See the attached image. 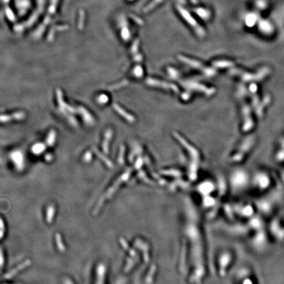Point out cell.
I'll return each instance as SVG.
<instances>
[{
    "label": "cell",
    "mask_w": 284,
    "mask_h": 284,
    "mask_svg": "<svg viewBox=\"0 0 284 284\" xmlns=\"http://www.w3.org/2000/svg\"><path fill=\"white\" fill-rule=\"evenodd\" d=\"M162 1V0H153V1L151 2L150 4H149L144 9H143V11H144V12H147V11H150V10L152 9H153L155 7L156 5L160 4V3Z\"/></svg>",
    "instance_id": "cell-15"
},
{
    "label": "cell",
    "mask_w": 284,
    "mask_h": 284,
    "mask_svg": "<svg viewBox=\"0 0 284 284\" xmlns=\"http://www.w3.org/2000/svg\"><path fill=\"white\" fill-rule=\"evenodd\" d=\"M91 153H89V152H87L86 154L84 155V160L86 162L90 161V160H91Z\"/></svg>",
    "instance_id": "cell-21"
},
{
    "label": "cell",
    "mask_w": 284,
    "mask_h": 284,
    "mask_svg": "<svg viewBox=\"0 0 284 284\" xmlns=\"http://www.w3.org/2000/svg\"><path fill=\"white\" fill-rule=\"evenodd\" d=\"M185 86L188 88L191 89V90L199 91H201V92H203L207 95H211L214 92V89L207 88L202 84H198V83L193 82H185Z\"/></svg>",
    "instance_id": "cell-3"
},
{
    "label": "cell",
    "mask_w": 284,
    "mask_h": 284,
    "mask_svg": "<svg viewBox=\"0 0 284 284\" xmlns=\"http://www.w3.org/2000/svg\"><path fill=\"white\" fill-rule=\"evenodd\" d=\"M45 149V146L43 144V143H37V144L34 145L32 150L33 153L35 154H40L42 152L44 151Z\"/></svg>",
    "instance_id": "cell-12"
},
{
    "label": "cell",
    "mask_w": 284,
    "mask_h": 284,
    "mask_svg": "<svg viewBox=\"0 0 284 284\" xmlns=\"http://www.w3.org/2000/svg\"><path fill=\"white\" fill-rule=\"evenodd\" d=\"M178 9L179 12L181 14V15L183 17V18L186 20L188 23L190 24L192 27L194 28L196 30L197 33L199 34V36H203L205 34L204 31H203V28L199 27L198 24L197 23V22L196 21V20H194L193 17H192L188 12L184 9H183L182 7H178Z\"/></svg>",
    "instance_id": "cell-2"
},
{
    "label": "cell",
    "mask_w": 284,
    "mask_h": 284,
    "mask_svg": "<svg viewBox=\"0 0 284 284\" xmlns=\"http://www.w3.org/2000/svg\"><path fill=\"white\" fill-rule=\"evenodd\" d=\"M174 136L176 137V138L180 142V143H181L183 147L185 148V150L191 154V155L192 157H195L197 159H199V152H198V151L196 148L193 147L190 143H189L185 139H183L180 134L177 133H174Z\"/></svg>",
    "instance_id": "cell-4"
},
{
    "label": "cell",
    "mask_w": 284,
    "mask_h": 284,
    "mask_svg": "<svg viewBox=\"0 0 284 284\" xmlns=\"http://www.w3.org/2000/svg\"><path fill=\"white\" fill-rule=\"evenodd\" d=\"M112 137V131L111 130H108L105 133V140L103 144V150L105 153H108L109 151V141Z\"/></svg>",
    "instance_id": "cell-9"
},
{
    "label": "cell",
    "mask_w": 284,
    "mask_h": 284,
    "mask_svg": "<svg viewBox=\"0 0 284 284\" xmlns=\"http://www.w3.org/2000/svg\"><path fill=\"white\" fill-rule=\"evenodd\" d=\"M30 265V260H26L25 262H24L23 263H22L21 265H20L17 266V268H15V269H13L11 271H10L9 272H8L6 276H5V278H7V279H9V278H12L13 276H15V274H17V272L22 270H23L24 268L27 267V266H29Z\"/></svg>",
    "instance_id": "cell-7"
},
{
    "label": "cell",
    "mask_w": 284,
    "mask_h": 284,
    "mask_svg": "<svg viewBox=\"0 0 284 284\" xmlns=\"http://www.w3.org/2000/svg\"><path fill=\"white\" fill-rule=\"evenodd\" d=\"M93 150H94V151H96V153H97V156H98L99 157L101 158V159L103 160V161L105 162V163H107V164L108 165L111 166V162L110 163L109 160H107V159H106V157L105 158V157H104V156L102 155H101V153H100L98 151H97V149L95 148V149H93Z\"/></svg>",
    "instance_id": "cell-19"
},
{
    "label": "cell",
    "mask_w": 284,
    "mask_h": 284,
    "mask_svg": "<svg viewBox=\"0 0 284 284\" xmlns=\"http://www.w3.org/2000/svg\"><path fill=\"white\" fill-rule=\"evenodd\" d=\"M146 84L151 86L157 87V88H161L163 89H166L167 90H171L174 92H178V88L176 85L171 83H168L164 81H160L159 80H156L155 78H147L146 80Z\"/></svg>",
    "instance_id": "cell-1"
},
{
    "label": "cell",
    "mask_w": 284,
    "mask_h": 284,
    "mask_svg": "<svg viewBox=\"0 0 284 284\" xmlns=\"http://www.w3.org/2000/svg\"><path fill=\"white\" fill-rule=\"evenodd\" d=\"M178 59H179L181 61H182V62H183V63H185V64H187V65H189V66H190V67H191L196 68H199V69L203 70V71H204L205 73H206V71H207V70H208V68H205L204 67H203V65L201 64V63H199V62H198V61H196V60L189 59V58H188V57H183V56H181V55L178 56Z\"/></svg>",
    "instance_id": "cell-5"
},
{
    "label": "cell",
    "mask_w": 284,
    "mask_h": 284,
    "mask_svg": "<svg viewBox=\"0 0 284 284\" xmlns=\"http://www.w3.org/2000/svg\"><path fill=\"white\" fill-rule=\"evenodd\" d=\"M113 107L114 109L116 111L117 113H118L120 115H121L123 118L125 119L126 120H127L128 122H134L135 121V117L132 115V114H130L129 113H128L127 111H126L124 109L122 108L118 104H116V103H114Z\"/></svg>",
    "instance_id": "cell-6"
},
{
    "label": "cell",
    "mask_w": 284,
    "mask_h": 284,
    "mask_svg": "<svg viewBox=\"0 0 284 284\" xmlns=\"http://www.w3.org/2000/svg\"><path fill=\"white\" fill-rule=\"evenodd\" d=\"M132 19H134L135 20V21H136V22H137V23H138V24H142L143 23V22H142V21H141V20H140L139 19H138V18H137H137H136V17H134V15H132Z\"/></svg>",
    "instance_id": "cell-22"
},
{
    "label": "cell",
    "mask_w": 284,
    "mask_h": 284,
    "mask_svg": "<svg viewBox=\"0 0 284 284\" xmlns=\"http://www.w3.org/2000/svg\"><path fill=\"white\" fill-rule=\"evenodd\" d=\"M137 49H138V41L136 40L133 44L132 46V53H137L136 51H137Z\"/></svg>",
    "instance_id": "cell-20"
},
{
    "label": "cell",
    "mask_w": 284,
    "mask_h": 284,
    "mask_svg": "<svg viewBox=\"0 0 284 284\" xmlns=\"http://www.w3.org/2000/svg\"><path fill=\"white\" fill-rule=\"evenodd\" d=\"M55 238H56L57 245V247H58L59 249L61 251H64L65 248L64 244H63V243H62V239H61V236H60L59 234H57Z\"/></svg>",
    "instance_id": "cell-14"
},
{
    "label": "cell",
    "mask_w": 284,
    "mask_h": 284,
    "mask_svg": "<svg viewBox=\"0 0 284 284\" xmlns=\"http://www.w3.org/2000/svg\"><path fill=\"white\" fill-rule=\"evenodd\" d=\"M56 137V134L55 132L53 130H51L50 134H48L47 138V143L48 145L51 146L54 144V142H55Z\"/></svg>",
    "instance_id": "cell-13"
},
{
    "label": "cell",
    "mask_w": 284,
    "mask_h": 284,
    "mask_svg": "<svg viewBox=\"0 0 284 284\" xmlns=\"http://www.w3.org/2000/svg\"><path fill=\"white\" fill-rule=\"evenodd\" d=\"M191 1H192V2H193V3H197V1H196V0H191Z\"/></svg>",
    "instance_id": "cell-23"
},
{
    "label": "cell",
    "mask_w": 284,
    "mask_h": 284,
    "mask_svg": "<svg viewBox=\"0 0 284 284\" xmlns=\"http://www.w3.org/2000/svg\"><path fill=\"white\" fill-rule=\"evenodd\" d=\"M11 157H12L14 162H15V164L17 166H19V167L21 166V165H22V160H23V157H22V155L21 153V152L19 151L14 152V153L11 155Z\"/></svg>",
    "instance_id": "cell-10"
},
{
    "label": "cell",
    "mask_w": 284,
    "mask_h": 284,
    "mask_svg": "<svg viewBox=\"0 0 284 284\" xmlns=\"http://www.w3.org/2000/svg\"><path fill=\"white\" fill-rule=\"evenodd\" d=\"M196 12L199 15L200 17H201L202 18L206 19L209 17V12L207 11H206L205 9H196Z\"/></svg>",
    "instance_id": "cell-17"
},
{
    "label": "cell",
    "mask_w": 284,
    "mask_h": 284,
    "mask_svg": "<svg viewBox=\"0 0 284 284\" xmlns=\"http://www.w3.org/2000/svg\"><path fill=\"white\" fill-rule=\"evenodd\" d=\"M79 110L86 122H87L88 124H92V123H93V119L92 116H91V114L88 113L87 110H86L84 108L82 107L79 108Z\"/></svg>",
    "instance_id": "cell-8"
},
{
    "label": "cell",
    "mask_w": 284,
    "mask_h": 284,
    "mask_svg": "<svg viewBox=\"0 0 284 284\" xmlns=\"http://www.w3.org/2000/svg\"><path fill=\"white\" fill-rule=\"evenodd\" d=\"M47 215H46L47 222L51 223V222H52V220L53 219L54 213H55V207H54L53 205H51L47 208Z\"/></svg>",
    "instance_id": "cell-11"
},
{
    "label": "cell",
    "mask_w": 284,
    "mask_h": 284,
    "mask_svg": "<svg viewBox=\"0 0 284 284\" xmlns=\"http://www.w3.org/2000/svg\"><path fill=\"white\" fill-rule=\"evenodd\" d=\"M108 100H109V98L107 96H106L105 94L100 95V96L98 97V98H97V101H98L99 103H101V104L107 103L108 101Z\"/></svg>",
    "instance_id": "cell-18"
},
{
    "label": "cell",
    "mask_w": 284,
    "mask_h": 284,
    "mask_svg": "<svg viewBox=\"0 0 284 284\" xmlns=\"http://www.w3.org/2000/svg\"><path fill=\"white\" fill-rule=\"evenodd\" d=\"M133 73H134V75L135 76L137 77V78H140V77H142L143 74V68H142V67H140L139 65H137L134 68Z\"/></svg>",
    "instance_id": "cell-16"
}]
</instances>
